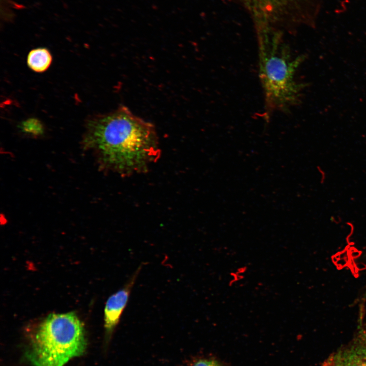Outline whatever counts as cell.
Masks as SVG:
<instances>
[{
  "label": "cell",
  "instance_id": "8",
  "mask_svg": "<svg viewBox=\"0 0 366 366\" xmlns=\"http://www.w3.org/2000/svg\"><path fill=\"white\" fill-rule=\"evenodd\" d=\"M20 128L24 133L33 136L41 135L44 132L42 123L36 118L25 120L21 123Z\"/></svg>",
  "mask_w": 366,
  "mask_h": 366
},
{
  "label": "cell",
  "instance_id": "7",
  "mask_svg": "<svg viewBox=\"0 0 366 366\" xmlns=\"http://www.w3.org/2000/svg\"><path fill=\"white\" fill-rule=\"evenodd\" d=\"M52 56L48 49L38 48L32 50L27 57V63L30 69L36 72L45 71L50 66Z\"/></svg>",
  "mask_w": 366,
  "mask_h": 366
},
{
  "label": "cell",
  "instance_id": "1",
  "mask_svg": "<svg viewBox=\"0 0 366 366\" xmlns=\"http://www.w3.org/2000/svg\"><path fill=\"white\" fill-rule=\"evenodd\" d=\"M83 143L104 167L121 174L145 171L160 155L154 126L125 107L90 120Z\"/></svg>",
  "mask_w": 366,
  "mask_h": 366
},
{
  "label": "cell",
  "instance_id": "9",
  "mask_svg": "<svg viewBox=\"0 0 366 366\" xmlns=\"http://www.w3.org/2000/svg\"><path fill=\"white\" fill-rule=\"evenodd\" d=\"M179 366H223L221 363L214 358L203 356H195L191 357L183 362Z\"/></svg>",
  "mask_w": 366,
  "mask_h": 366
},
{
  "label": "cell",
  "instance_id": "6",
  "mask_svg": "<svg viewBox=\"0 0 366 366\" xmlns=\"http://www.w3.org/2000/svg\"><path fill=\"white\" fill-rule=\"evenodd\" d=\"M140 264L125 284L107 299L104 313V328L106 339L110 340L118 325L122 314L129 301L130 295L136 280L143 268Z\"/></svg>",
  "mask_w": 366,
  "mask_h": 366
},
{
  "label": "cell",
  "instance_id": "3",
  "mask_svg": "<svg viewBox=\"0 0 366 366\" xmlns=\"http://www.w3.org/2000/svg\"><path fill=\"white\" fill-rule=\"evenodd\" d=\"M86 346L83 325L74 312L50 314L38 325L27 353L35 366H64Z\"/></svg>",
  "mask_w": 366,
  "mask_h": 366
},
{
  "label": "cell",
  "instance_id": "2",
  "mask_svg": "<svg viewBox=\"0 0 366 366\" xmlns=\"http://www.w3.org/2000/svg\"><path fill=\"white\" fill-rule=\"evenodd\" d=\"M259 77L264 98V118L287 112L299 101L302 85L295 74L302 57H294L282 33L274 27L257 26Z\"/></svg>",
  "mask_w": 366,
  "mask_h": 366
},
{
  "label": "cell",
  "instance_id": "5",
  "mask_svg": "<svg viewBox=\"0 0 366 366\" xmlns=\"http://www.w3.org/2000/svg\"><path fill=\"white\" fill-rule=\"evenodd\" d=\"M362 317L351 340L331 354L323 366H366V324Z\"/></svg>",
  "mask_w": 366,
  "mask_h": 366
},
{
  "label": "cell",
  "instance_id": "4",
  "mask_svg": "<svg viewBox=\"0 0 366 366\" xmlns=\"http://www.w3.org/2000/svg\"><path fill=\"white\" fill-rule=\"evenodd\" d=\"M251 14L256 26L273 27L294 18L303 0H239Z\"/></svg>",
  "mask_w": 366,
  "mask_h": 366
}]
</instances>
